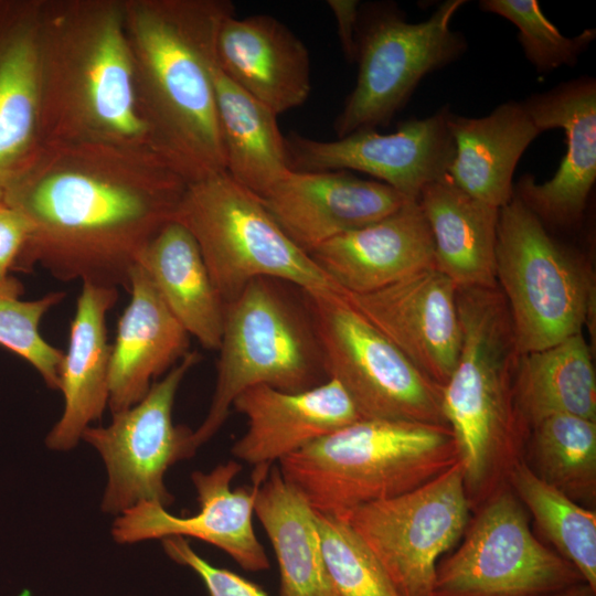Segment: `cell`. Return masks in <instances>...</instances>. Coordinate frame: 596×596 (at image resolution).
Masks as SVG:
<instances>
[{
  "label": "cell",
  "mask_w": 596,
  "mask_h": 596,
  "mask_svg": "<svg viewBox=\"0 0 596 596\" xmlns=\"http://www.w3.org/2000/svg\"><path fill=\"white\" fill-rule=\"evenodd\" d=\"M188 182L151 148L40 145L1 202L29 234L12 270L128 289L131 269L171 221Z\"/></svg>",
  "instance_id": "6da1fadb"
},
{
  "label": "cell",
  "mask_w": 596,
  "mask_h": 596,
  "mask_svg": "<svg viewBox=\"0 0 596 596\" xmlns=\"http://www.w3.org/2000/svg\"><path fill=\"white\" fill-rule=\"evenodd\" d=\"M228 0H124L136 99L152 150L192 183L225 172L213 67Z\"/></svg>",
  "instance_id": "7a4b0ae2"
},
{
  "label": "cell",
  "mask_w": 596,
  "mask_h": 596,
  "mask_svg": "<svg viewBox=\"0 0 596 596\" xmlns=\"http://www.w3.org/2000/svg\"><path fill=\"white\" fill-rule=\"evenodd\" d=\"M39 60L40 145L151 148L137 106L124 0H42Z\"/></svg>",
  "instance_id": "3957f363"
},
{
  "label": "cell",
  "mask_w": 596,
  "mask_h": 596,
  "mask_svg": "<svg viewBox=\"0 0 596 596\" xmlns=\"http://www.w3.org/2000/svg\"><path fill=\"white\" fill-rule=\"evenodd\" d=\"M459 356L441 387L443 411L456 443L471 510L500 488L524 458L530 426L519 409L520 351L499 287L457 289Z\"/></svg>",
  "instance_id": "277c9868"
},
{
  "label": "cell",
  "mask_w": 596,
  "mask_h": 596,
  "mask_svg": "<svg viewBox=\"0 0 596 596\" xmlns=\"http://www.w3.org/2000/svg\"><path fill=\"white\" fill-rule=\"evenodd\" d=\"M457 461L448 426L360 419L283 458L278 468L316 511L340 517L415 489Z\"/></svg>",
  "instance_id": "5b68a950"
},
{
  "label": "cell",
  "mask_w": 596,
  "mask_h": 596,
  "mask_svg": "<svg viewBox=\"0 0 596 596\" xmlns=\"http://www.w3.org/2000/svg\"><path fill=\"white\" fill-rule=\"evenodd\" d=\"M283 284L254 279L225 305L215 390L193 430L198 448L219 432L245 390L268 385L294 393L327 380L302 297L294 298Z\"/></svg>",
  "instance_id": "8992f818"
},
{
  "label": "cell",
  "mask_w": 596,
  "mask_h": 596,
  "mask_svg": "<svg viewBox=\"0 0 596 596\" xmlns=\"http://www.w3.org/2000/svg\"><path fill=\"white\" fill-rule=\"evenodd\" d=\"M174 220L196 241L224 305L258 278L301 291H342L227 172L189 183Z\"/></svg>",
  "instance_id": "52a82bcc"
},
{
  "label": "cell",
  "mask_w": 596,
  "mask_h": 596,
  "mask_svg": "<svg viewBox=\"0 0 596 596\" xmlns=\"http://www.w3.org/2000/svg\"><path fill=\"white\" fill-rule=\"evenodd\" d=\"M496 277L521 354L582 333L595 312L590 265L557 242L514 194L499 210Z\"/></svg>",
  "instance_id": "ba28073f"
},
{
  "label": "cell",
  "mask_w": 596,
  "mask_h": 596,
  "mask_svg": "<svg viewBox=\"0 0 596 596\" xmlns=\"http://www.w3.org/2000/svg\"><path fill=\"white\" fill-rule=\"evenodd\" d=\"M300 292L326 376L344 389L362 419L448 426L441 386L409 362L341 292Z\"/></svg>",
  "instance_id": "9c48e42d"
},
{
  "label": "cell",
  "mask_w": 596,
  "mask_h": 596,
  "mask_svg": "<svg viewBox=\"0 0 596 596\" xmlns=\"http://www.w3.org/2000/svg\"><path fill=\"white\" fill-rule=\"evenodd\" d=\"M465 0H447L425 21L412 23L394 4L360 10L358 76L333 123L337 138L390 123L429 73L458 60L467 50L450 22Z\"/></svg>",
  "instance_id": "30bf717a"
},
{
  "label": "cell",
  "mask_w": 596,
  "mask_h": 596,
  "mask_svg": "<svg viewBox=\"0 0 596 596\" xmlns=\"http://www.w3.org/2000/svg\"><path fill=\"white\" fill-rule=\"evenodd\" d=\"M472 512L460 544L438 562L433 596H544L584 582L534 535L509 485Z\"/></svg>",
  "instance_id": "8fae6325"
},
{
  "label": "cell",
  "mask_w": 596,
  "mask_h": 596,
  "mask_svg": "<svg viewBox=\"0 0 596 596\" xmlns=\"http://www.w3.org/2000/svg\"><path fill=\"white\" fill-rule=\"evenodd\" d=\"M471 512L457 461L415 489L340 518L371 551L400 596H433L438 562L458 544Z\"/></svg>",
  "instance_id": "7c38bea8"
},
{
  "label": "cell",
  "mask_w": 596,
  "mask_h": 596,
  "mask_svg": "<svg viewBox=\"0 0 596 596\" xmlns=\"http://www.w3.org/2000/svg\"><path fill=\"white\" fill-rule=\"evenodd\" d=\"M190 351L164 376L155 382L146 396L131 407L113 413L107 426H89L82 440L100 455L107 470L102 499L104 513L119 515L142 503L163 508L174 501L164 483L167 470L191 458L198 447L193 430L174 425L172 409L185 374L199 362Z\"/></svg>",
  "instance_id": "4fadbf2b"
},
{
  "label": "cell",
  "mask_w": 596,
  "mask_h": 596,
  "mask_svg": "<svg viewBox=\"0 0 596 596\" xmlns=\"http://www.w3.org/2000/svg\"><path fill=\"white\" fill-rule=\"evenodd\" d=\"M448 106L426 118H411L396 131L363 129L334 140H316L299 134L286 139L292 171H360L370 174L408 200H418L429 183L448 174L455 153Z\"/></svg>",
  "instance_id": "5bb4252c"
},
{
  "label": "cell",
  "mask_w": 596,
  "mask_h": 596,
  "mask_svg": "<svg viewBox=\"0 0 596 596\" xmlns=\"http://www.w3.org/2000/svg\"><path fill=\"white\" fill-rule=\"evenodd\" d=\"M456 284L435 267L369 292L343 299L441 387L455 370L461 345Z\"/></svg>",
  "instance_id": "9a60e30c"
},
{
  "label": "cell",
  "mask_w": 596,
  "mask_h": 596,
  "mask_svg": "<svg viewBox=\"0 0 596 596\" xmlns=\"http://www.w3.org/2000/svg\"><path fill=\"white\" fill-rule=\"evenodd\" d=\"M242 466L234 460L220 464L209 472L191 475L199 510L187 518L169 513L155 503H142L117 515L111 535L127 544L169 536L194 538L227 553L243 570L260 572L269 567L267 554L253 528L254 502L258 485L268 473L258 468L253 488L231 489Z\"/></svg>",
  "instance_id": "2e32d148"
},
{
  "label": "cell",
  "mask_w": 596,
  "mask_h": 596,
  "mask_svg": "<svg viewBox=\"0 0 596 596\" xmlns=\"http://www.w3.org/2000/svg\"><path fill=\"white\" fill-rule=\"evenodd\" d=\"M541 132L561 128L566 153L556 173L543 183L531 174L513 187V194L545 225L574 228L584 212L596 180V82L581 76L523 102Z\"/></svg>",
  "instance_id": "e0dca14e"
},
{
  "label": "cell",
  "mask_w": 596,
  "mask_h": 596,
  "mask_svg": "<svg viewBox=\"0 0 596 596\" xmlns=\"http://www.w3.org/2000/svg\"><path fill=\"white\" fill-rule=\"evenodd\" d=\"M257 198L284 233L307 253L387 216L408 201L382 182L342 170H289Z\"/></svg>",
  "instance_id": "ac0fdd59"
},
{
  "label": "cell",
  "mask_w": 596,
  "mask_h": 596,
  "mask_svg": "<svg viewBox=\"0 0 596 596\" xmlns=\"http://www.w3.org/2000/svg\"><path fill=\"white\" fill-rule=\"evenodd\" d=\"M232 407L247 421V429L233 445L232 454L257 467L279 461L362 419L348 393L332 379L294 393L253 386L241 393Z\"/></svg>",
  "instance_id": "d6986e66"
},
{
  "label": "cell",
  "mask_w": 596,
  "mask_h": 596,
  "mask_svg": "<svg viewBox=\"0 0 596 596\" xmlns=\"http://www.w3.org/2000/svg\"><path fill=\"white\" fill-rule=\"evenodd\" d=\"M215 58L228 78L277 116L301 106L310 95L308 49L272 15L227 14L217 30Z\"/></svg>",
  "instance_id": "ffe728a7"
},
{
  "label": "cell",
  "mask_w": 596,
  "mask_h": 596,
  "mask_svg": "<svg viewBox=\"0 0 596 596\" xmlns=\"http://www.w3.org/2000/svg\"><path fill=\"white\" fill-rule=\"evenodd\" d=\"M345 292H369L435 267L433 236L417 200L308 253ZM436 268V267H435Z\"/></svg>",
  "instance_id": "44dd1931"
},
{
  "label": "cell",
  "mask_w": 596,
  "mask_h": 596,
  "mask_svg": "<svg viewBox=\"0 0 596 596\" xmlns=\"http://www.w3.org/2000/svg\"><path fill=\"white\" fill-rule=\"evenodd\" d=\"M130 301L121 313L109 365L108 407L125 411L141 401L155 380L189 351V333L160 297L146 269H131Z\"/></svg>",
  "instance_id": "7402d4cb"
},
{
  "label": "cell",
  "mask_w": 596,
  "mask_h": 596,
  "mask_svg": "<svg viewBox=\"0 0 596 596\" xmlns=\"http://www.w3.org/2000/svg\"><path fill=\"white\" fill-rule=\"evenodd\" d=\"M42 0H0V202L40 147Z\"/></svg>",
  "instance_id": "603a6c76"
},
{
  "label": "cell",
  "mask_w": 596,
  "mask_h": 596,
  "mask_svg": "<svg viewBox=\"0 0 596 596\" xmlns=\"http://www.w3.org/2000/svg\"><path fill=\"white\" fill-rule=\"evenodd\" d=\"M118 296L116 287L82 283L60 371L64 408L45 438L51 450L76 447L84 430L100 419L108 406L111 344L106 316Z\"/></svg>",
  "instance_id": "cb8c5ba5"
},
{
  "label": "cell",
  "mask_w": 596,
  "mask_h": 596,
  "mask_svg": "<svg viewBox=\"0 0 596 596\" xmlns=\"http://www.w3.org/2000/svg\"><path fill=\"white\" fill-rule=\"evenodd\" d=\"M455 153L448 177L469 195L498 209L513 195V173L541 134L523 102L509 100L479 118L450 114Z\"/></svg>",
  "instance_id": "d4e9b609"
},
{
  "label": "cell",
  "mask_w": 596,
  "mask_h": 596,
  "mask_svg": "<svg viewBox=\"0 0 596 596\" xmlns=\"http://www.w3.org/2000/svg\"><path fill=\"white\" fill-rule=\"evenodd\" d=\"M417 201L433 236L436 269L458 288L498 286L500 209L469 195L448 174L427 184Z\"/></svg>",
  "instance_id": "484cf974"
},
{
  "label": "cell",
  "mask_w": 596,
  "mask_h": 596,
  "mask_svg": "<svg viewBox=\"0 0 596 596\" xmlns=\"http://www.w3.org/2000/svg\"><path fill=\"white\" fill-rule=\"evenodd\" d=\"M137 263L146 269L166 306L189 336L203 348L217 350L225 305L188 228L175 220L168 223L146 246Z\"/></svg>",
  "instance_id": "4316f807"
},
{
  "label": "cell",
  "mask_w": 596,
  "mask_h": 596,
  "mask_svg": "<svg viewBox=\"0 0 596 596\" xmlns=\"http://www.w3.org/2000/svg\"><path fill=\"white\" fill-rule=\"evenodd\" d=\"M254 514L276 554L280 596H338L327 570L316 511L278 467L258 486Z\"/></svg>",
  "instance_id": "83f0119b"
},
{
  "label": "cell",
  "mask_w": 596,
  "mask_h": 596,
  "mask_svg": "<svg viewBox=\"0 0 596 596\" xmlns=\"http://www.w3.org/2000/svg\"><path fill=\"white\" fill-rule=\"evenodd\" d=\"M225 172L256 196L290 170L277 115L213 67Z\"/></svg>",
  "instance_id": "f1b7e54d"
},
{
  "label": "cell",
  "mask_w": 596,
  "mask_h": 596,
  "mask_svg": "<svg viewBox=\"0 0 596 596\" xmlns=\"http://www.w3.org/2000/svg\"><path fill=\"white\" fill-rule=\"evenodd\" d=\"M515 396L530 428L554 414L596 421V375L583 333L521 354Z\"/></svg>",
  "instance_id": "f546056e"
},
{
  "label": "cell",
  "mask_w": 596,
  "mask_h": 596,
  "mask_svg": "<svg viewBox=\"0 0 596 596\" xmlns=\"http://www.w3.org/2000/svg\"><path fill=\"white\" fill-rule=\"evenodd\" d=\"M523 459L547 485L585 508L595 505L596 421L570 414L544 417L531 427Z\"/></svg>",
  "instance_id": "4dcf8cb0"
},
{
  "label": "cell",
  "mask_w": 596,
  "mask_h": 596,
  "mask_svg": "<svg viewBox=\"0 0 596 596\" xmlns=\"http://www.w3.org/2000/svg\"><path fill=\"white\" fill-rule=\"evenodd\" d=\"M508 485L555 552L596 590V512L540 479L521 459Z\"/></svg>",
  "instance_id": "1f68e13d"
},
{
  "label": "cell",
  "mask_w": 596,
  "mask_h": 596,
  "mask_svg": "<svg viewBox=\"0 0 596 596\" xmlns=\"http://www.w3.org/2000/svg\"><path fill=\"white\" fill-rule=\"evenodd\" d=\"M22 294L23 285L12 276L0 283V345L29 362L49 389L60 390L64 351L41 336L40 323L65 294L50 292L34 300H22Z\"/></svg>",
  "instance_id": "d6a6232c"
},
{
  "label": "cell",
  "mask_w": 596,
  "mask_h": 596,
  "mask_svg": "<svg viewBox=\"0 0 596 596\" xmlns=\"http://www.w3.org/2000/svg\"><path fill=\"white\" fill-rule=\"evenodd\" d=\"M316 515L327 570L338 596H400L381 564L342 518L318 511Z\"/></svg>",
  "instance_id": "836d02e7"
},
{
  "label": "cell",
  "mask_w": 596,
  "mask_h": 596,
  "mask_svg": "<svg viewBox=\"0 0 596 596\" xmlns=\"http://www.w3.org/2000/svg\"><path fill=\"white\" fill-rule=\"evenodd\" d=\"M479 7L518 28L524 55L539 73L575 65L596 36L595 29H586L576 36L563 35L536 0H482Z\"/></svg>",
  "instance_id": "e575fe53"
},
{
  "label": "cell",
  "mask_w": 596,
  "mask_h": 596,
  "mask_svg": "<svg viewBox=\"0 0 596 596\" xmlns=\"http://www.w3.org/2000/svg\"><path fill=\"white\" fill-rule=\"evenodd\" d=\"M161 542L163 551L172 561L196 573L209 596H269L257 584L204 560L190 546L185 538L169 536Z\"/></svg>",
  "instance_id": "d590c367"
},
{
  "label": "cell",
  "mask_w": 596,
  "mask_h": 596,
  "mask_svg": "<svg viewBox=\"0 0 596 596\" xmlns=\"http://www.w3.org/2000/svg\"><path fill=\"white\" fill-rule=\"evenodd\" d=\"M29 226L15 210L0 202V283L10 275L26 241Z\"/></svg>",
  "instance_id": "8d00e7d4"
},
{
  "label": "cell",
  "mask_w": 596,
  "mask_h": 596,
  "mask_svg": "<svg viewBox=\"0 0 596 596\" xmlns=\"http://www.w3.org/2000/svg\"><path fill=\"white\" fill-rule=\"evenodd\" d=\"M336 21L342 52L351 62L356 58V35L361 4L358 0H328Z\"/></svg>",
  "instance_id": "74e56055"
},
{
  "label": "cell",
  "mask_w": 596,
  "mask_h": 596,
  "mask_svg": "<svg viewBox=\"0 0 596 596\" xmlns=\"http://www.w3.org/2000/svg\"><path fill=\"white\" fill-rule=\"evenodd\" d=\"M544 596H596V590L585 582H579Z\"/></svg>",
  "instance_id": "f35d334b"
}]
</instances>
